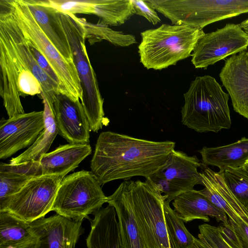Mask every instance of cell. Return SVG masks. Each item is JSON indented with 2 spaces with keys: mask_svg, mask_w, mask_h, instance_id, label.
Instances as JSON below:
<instances>
[{
  "mask_svg": "<svg viewBox=\"0 0 248 248\" xmlns=\"http://www.w3.org/2000/svg\"><path fill=\"white\" fill-rule=\"evenodd\" d=\"M175 146L172 141H151L103 132L96 141L91 171L101 185L135 176L146 179L163 168Z\"/></svg>",
  "mask_w": 248,
  "mask_h": 248,
  "instance_id": "obj_1",
  "label": "cell"
},
{
  "mask_svg": "<svg viewBox=\"0 0 248 248\" xmlns=\"http://www.w3.org/2000/svg\"><path fill=\"white\" fill-rule=\"evenodd\" d=\"M182 123L199 133H217L231 126L229 95L209 75L197 77L184 94Z\"/></svg>",
  "mask_w": 248,
  "mask_h": 248,
  "instance_id": "obj_2",
  "label": "cell"
},
{
  "mask_svg": "<svg viewBox=\"0 0 248 248\" xmlns=\"http://www.w3.org/2000/svg\"><path fill=\"white\" fill-rule=\"evenodd\" d=\"M202 29L184 25L163 24L141 32L138 46L140 62L147 69L160 70L192 55Z\"/></svg>",
  "mask_w": 248,
  "mask_h": 248,
  "instance_id": "obj_3",
  "label": "cell"
},
{
  "mask_svg": "<svg viewBox=\"0 0 248 248\" xmlns=\"http://www.w3.org/2000/svg\"><path fill=\"white\" fill-rule=\"evenodd\" d=\"M60 17L80 80L82 90L81 104L90 130L97 132L104 125H107L109 121L105 117L104 99L101 95L96 74L87 52L86 30L81 18L75 15L60 13Z\"/></svg>",
  "mask_w": 248,
  "mask_h": 248,
  "instance_id": "obj_4",
  "label": "cell"
},
{
  "mask_svg": "<svg viewBox=\"0 0 248 248\" xmlns=\"http://www.w3.org/2000/svg\"><path fill=\"white\" fill-rule=\"evenodd\" d=\"M24 37L49 62L59 78L61 94L81 101L82 90L73 60L63 57L48 40L24 0H2Z\"/></svg>",
  "mask_w": 248,
  "mask_h": 248,
  "instance_id": "obj_5",
  "label": "cell"
},
{
  "mask_svg": "<svg viewBox=\"0 0 248 248\" xmlns=\"http://www.w3.org/2000/svg\"><path fill=\"white\" fill-rule=\"evenodd\" d=\"M0 95L9 118L25 113L20 96L41 94V85L17 52L0 23Z\"/></svg>",
  "mask_w": 248,
  "mask_h": 248,
  "instance_id": "obj_6",
  "label": "cell"
},
{
  "mask_svg": "<svg viewBox=\"0 0 248 248\" xmlns=\"http://www.w3.org/2000/svg\"><path fill=\"white\" fill-rule=\"evenodd\" d=\"M129 191L138 229L145 248H170L164 213L167 196L150 178L145 182L124 181Z\"/></svg>",
  "mask_w": 248,
  "mask_h": 248,
  "instance_id": "obj_7",
  "label": "cell"
},
{
  "mask_svg": "<svg viewBox=\"0 0 248 248\" xmlns=\"http://www.w3.org/2000/svg\"><path fill=\"white\" fill-rule=\"evenodd\" d=\"M150 3L172 25L200 29L216 21L248 13V0H152Z\"/></svg>",
  "mask_w": 248,
  "mask_h": 248,
  "instance_id": "obj_8",
  "label": "cell"
},
{
  "mask_svg": "<svg viewBox=\"0 0 248 248\" xmlns=\"http://www.w3.org/2000/svg\"><path fill=\"white\" fill-rule=\"evenodd\" d=\"M101 185L91 171L82 170L65 176L58 188L51 211L82 221L108 202Z\"/></svg>",
  "mask_w": 248,
  "mask_h": 248,
  "instance_id": "obj_9",
  "label": "cell"
},
{
  "mask_svg": "<svg viewBox=\"0 0 248 248\" xmlns=\"http://www.w3.org/2000/svg\"><path fill=\"white\" fill-rule=\"evenodd\" d=\"M63 178L42 175L31 178L8 199L0 212L8 211L29 222L44 217L52 210Z\"/></svg>",
  "mask_w": 248,
  "mask_h": 248,
  "instance_id": "obj_10",
  "label": "cell"
},
{
  "mask_svg": "<svg viewBox=\"0 0 248 248\" xmlns=\"http://www.w3.org/2000/svg\"><path fill=\"white\" fill-rule=\"evenodd\" d=\"M248 34L240 24L227 23L214 31L204 33L192 52L191 62L196 68L206 69L230 55L246 51Z\"/></svg>",
  "mask_w": 248,
  "mask_h": 248,
  "instance_id": "obj_11",
  "label": "cell"
},
{
  "mask_svg": "<svg viewBox=\"0 0 248 248\" xmlns=\"http://www.w3.org/2000/svg\"><path fill=\"white\" fill-rule=\"evenodd\" d=\"M45 127L44 111L18 114L0 122V158L30 147Z\"/></svg>",
  "mask_w": 248,
  "mask_h": 248,
  "instance_id": "obj_12",
  "label": "cell"
},
{
  "mask_svg": "<svg viewBox=\"0 0 248 248\" xmlns=\"http://www.w3.org/2000/svg\"><path fill=\"white\" fill-rule=\"evenodd\" d=\"M81 223L58 214L29 222L37 237L36 248H74L81 234Z\"/></svg>",
  "mask_w": 248,
  "mask_h": 248,
  "instance_id": "obj_13",
  "label": "cell"
},
{
  "mask_svg": "<svg viewBox=\"0 0 248 248\" xmlns=\"http://www.w3.org/2000/svg\"><path fill=\"white\" fill-rule=\"evenodd\" d=\"M52 110L60 135L70 143H89V124L80 101L57 94Z\"/></svg>",
  "mask_w": 248,
  "mask_h": 248,
  "instance_id": "obj_14",
  "label": "cell"
},
{
  "mask_svg": "<svg viewBox=\"0 0 248 248\" xmlns=\"http://www.w3.org/2000/svg\"><path fill=\"white\" fill-rule=\"evenodd\" d=\"M200 175L203 189L200 193L223 211L229 220L235 223L242 221L248 225V209L234 196L226 184L221 173L202 165Z\"/></svg>",
  "mask_w": 248,
  "mask_h": 248,
  "instance_id": "obj_15",
  "label": "cell"
},
{
  "mask_svg": "<svg viewBox=\"0 0 248 248\" xmlns=\"http://www.w3.org/2000/svg\"><path fill=\"white\" fill-rule=\"evenodd\" d=\"M0 23L7 30L20 58L39 81L42 89V93L48 101L53 103L55 95L60 94L59 85L50 78L37 62L26 38L2 0H0Z\"/></svg>",
  "mask_w": 248,
  "mask_h": 248,
  "instance_id": "obj_16",
  "label": "cell"
},
{
  "mask_svg": "<svg viewBox=\"0 0 248 248\" xmlns=\"http://www.w3.org/2000/svg\"><path fill=\"white\" fill-rule=\"evenodd\" d=\"M219 77L234 110L248 119V52L244 51L227 59Z\"/></svg>",
  "mask_w": 248,
  "mask_h": 248,
  "instance_id": "obj_17",
  "label": "cell"
},
{
  "mask_svg": "<svg viewBox=\"0 0 248 248\" xmlns=\"http://www.w3.org/2000/svg\"><path fill=\"white\" fill-rule=\"evenodd\" d=\"M202 165L196 155L189 156L182 151L174 150L165 166L155 174L185 192L194 189L195 185H202V177L198 171Z\"/></svg>",
  "mask_w": 248,
  "mask_h": 248,
  "instance_id": "obj_18",
  "label": "cell"
},
{
  "mask_svg": "<svg viewBox=\"0 0 248 248\" xmlns=\"http://www.w3.org/2000/svg\"><path fill=\"white\" fill-rule=\"evenodd\" d=\"M91 153L89 143L61 145L54 151L43 155L38 160L41 176L60 175L64 177Z\"/></svg>",
  "mask_w": 248,
  "mask_h": 248,
  "instance_id": "obj_19",
  "label": "cell"
},
{
  "mask_svg": "<svg viewBox=\"0 0 248 248\" xmlns=\"http://www.w3.org/2000/svg\"><path fill=\"white\" fill-rule=\"evenodd\" d=\"M116 210L123 248H145L134 215L131 196L124 181L108 197Z\"/></svg>",
  "mask_w": 248,
  "mask_h": 248,
  "instance_id": "obj_20",
  "label": "cell"
},
{
  "mask_svg": "<svg viewBox=\"0 0 248 248\" xmlns=\"http://www.w3.org/2000/svg\"><path fill=\"white\" fill-rule=\"evenodd\" d=\"M172 205L174 211L185 223L195 219L209 222L210 216L222 224L229 223L226 214L194 189L181 194L173 200Z\"/></svg>",
  "mask_w": 248,
  "mask_h": 248,
  "instance_id": "obj_21",
  "label": "cell"
},
{
  "mask_svg": "<svg viewBox=\"0 0 248 248\" xmlns=\"http://www.w3.org/2000/svg\"><path fill=\"white\" fill-rule=\"evenodd\" d=\"M90 219L91 229L86 239L88 248H123L119 225L115 208H101Z\"/></svg>",
  "mask_w": 248,
  "mask_h": 248,
  "instance_id": "obj_22",
  "label": "cell"
},
{
  "mask_svg": "<svg viewBox=\"0 0 248 248\" xmlns=\"http://www.w3.org/2000/svg\"><path fill=\"white\" fill-rule=\"evenodd\" d=\"M36 21L48 40L65 58L73 60L71 49L61 22L60 13L39 5L33 0H24Z\"/></svg>",
  "mask_w": 248,
  "mask_h": 248,
  "instance_id": "obj_23",
  "label": "cell"
},
{
  "mask_svg": "<svg viewBox=\"0 0 248 248\" xmlns=\"http://www.w3.org/2000/svg\"><path fill=\"white\" fill-rule=\"evenodd\" d=\"M37 241L29 222L8 211L0 212V248H36Z\"/></svg>",
  "mask_w": 248,
  "mask_h": 248,
  "instance_id": "obj_24",
  "label": "cell"
},
{
  "mask_svg": "<svg viewBox=\"0 0 248 248\" xmlns=\"http://www.w3.org/2000/svg\"><path fill=\"white\" fill-rule=\"evenodd\" d=\"M198 152L202 165L217 167L219 170L226 167H244L248 160V138L243 137L233 143L216 147L204 146Z\"/></svg>",
  "mask_w": 248,
  "mask_h": 248,
  "instance_id": "obj_25",
  "label": "cell"
},
{
  "mask_svg": "<svg viewBox=\"0 0 248 248\" xmlns=\"http://www.w3.org/2000/svg\"><path fill=\"white\" fill-rule=\"evenodd\" d=\"M44 104L45 127L35 141L23 153L10 160V164L15 165L32 160H38L49 149L57 135L59 134L52 110V103L44 94H40Z\"/></svg>",
  "mask_w": 248,
  "mask_h": 248,
  "instance_id": "obj_26",
  "label": "cell"
},
{
  "mask_svg": "<svg viewBox=\"0 0 248 248\" xmlns=\"http://www.w3.org/2000/svg\"><path fill=\"white\" fill-rule=\"evenodd\" d=\"M164 213L170 248H191L195 237L188 231L184 222L170 205L167 200L164 202Z\"/></svg>",
  "mask_w": 248,
  "mask_h": 248,
  "instance_id": "obj_27",
  "label": "cell"
},
{
  "mask_svg": "<svg viewBox=\"0 0 248 248\" xmlns=\"http://www.w3.org/2000/svg\"><path fill=\"white\" fill-rule=\"evenodd\" d=\"M81 20L86 30L87 38L92 43L105 40L116 46L125 47L137 43L132 34L113 30L106 25L88 22L83 18Z\"/></svg>",
  "mask_w": 248,
  "mask_h": 248,
  "instance_id": "obj_28",
  "label": "cell"
},
{
  "mask_svg": "<svg viewBox=\"0 0 248 248\" xmlns=\"http://www.w3.org/2000/svg\"><path fill=\"white\" fill-rule=\"evenodd\" d=\"M219 171L232 193L248 209V171L244 167H226Z\"/></svg>",
  "mask_w": 248,
  "mask_h": 248,
  "instance_id": "obj_29",
  "label": "cell"
},
{
  "mask_svg": "<svg viewBox=\"0 0 248 248\" xmlns=\"http://www.w3.org/2000/svg\"><path fill=\"white\" fill-rule=\"evenodd\" d=\"M31 178L16 172L0 170V209Z\"/></svg>",
  "mask_w": 248,
  "mask_h": 248,
  "instance_id": "obj_30",
  "label": "cell"
},
{
  "mask_svg": "<svg viewBox=\"0 0 248 248\" xmlns=\"http://www.w3.org/2000/svg\"><path fill=\"white\" fill-rule=\"evenodd\" d=\"M198 239L211 248H231L221 236L218 227L207 223L198 226Z\"/></svg>",
  "mask_w": 248,
  "mask_h": 248,
  "instance_id": "obj_31",
  "label": "cell"
},
{
  "mask_svg": "<svg viewBox=\"0 0 248 248\" xmlns=\"http://www.w3.org/2000/svg\"><path fill=\"white\" fill-rule=\"evenodd\" d=\"M132 2L135 14L144 17L154 25L160 22L155 10L147 0H132Z\"/></svg>",
  "mask_w": 248,
  "mask_h": 248,
  "instance_id": "obj_32",
  "label": "cell"
},
{
  "mask_svg": "<svg viewBox=\"0 0 248 248\" xmlns=\"http://www.w3.org/2000/svg\"><path fill=\"white\" fill-rule=\"evenodd\" d=\"M150 178L156 188L167 196L166 200L170 202L183 193L172 183L155 174Z\"/></svg>",
  "mask_w": 248,
  "mask_h": 248,
  "instance_id": "obj_33",
  "label": "cell"
},
{
  "mask_svg": "<svg viewBox=\"0 0 248 248\" xmlns=\"http://www.w3.org/2000/svg\"><path fill=\"white\" fill-rule=\"evenodd\" d=\"M27 40L30 46L31 51L37 62L50 78L59 85L60 94H61V90L59 78L48 60L27 39Z\"/></svg>",
  "mask_w": 248,
  "mask_h": 248,
  "instance_id": "obj_34",
  "label": "cell"
},
{
  "mask_svg": "<svg viewBox=\"0 0 248 248\" xmlns=\"http://www.w3.org/2000/svg\"><path fill=\"white\" fill-rule=\"evenodd\" d=\"M218 228L221 236L231 248H245L240 237L229 222L222 224Z\"/></svg>",
  "mask_w": 248,
  "mask_h": 248,
  "instance_id": "obj_35",
  "label": "cell"
},
{
  "mask_svg": "<svg viewBox=\"0 0 248 248\" xmlns=\"http://www.w3.org/2000/svg\"><path fill=\"white\" fill-rule=\"evenodd\" d=\"M229 222L240 237L244 248H248V225L242 221L235 223L229 220Z\"/></svg>",
  "mask_w": 248,
  "mask_h": 248,
  "instance_id": "obj_36",
  "label": "cell"
},
{
  "mask_svg": "<svg viewBox=\"0 0 248 248\" xmlns=\"http://www.w3.org/2000/svg\"><path fill=\"white\" fill-rule=\"evenodd\" d=\"M194 243H196L200 248H211L206 243L196 237L194 239Z\"/></svg>",
  "mask_w": 248,
  "mask_h": 248,
  "instance_id": "obj_37",
  "label": "cell"
},
{
  "mask_svg": "<svg viewBox=\"0 0 248 248\" xmlns=\"http://www.w3.org/2000/svg\"><path fill=\"white\" fill-rule=\"evenodd\" d=\"M242 29L248 34V19L242 21L240 24Z\"/></svg>",
  "mask_w": 248,
  "mask_h": 248,
  "instance_id": "obj_38",
  "label": "cell"
},
{
  "mask_svg": "<svg viewBox=\"0 0 248 248\" xmlns=\"http://www.w3.org/2000/svg\"><path fill=\"white\" fill-rule=\"evenodd\" d=\"M244 167L248 171V160L245 163Z\"/></svg>",
  "mask_w": 248,
  "mask_h": 248,
  "instance_id": "obj_39",
  "label": "cell"
},
{
  "mask_svg": "<svg viewBox=\"0 0 248 248\" xmlns=\"http://www.w3.org/2000/svg\"><path fill=\"white\" fill-rule=\"evenodd\" d=\"M191 248H200L196 243H194V244Z\"/></svg>",
  "mask_w": 248,
  "mask_h": 248,
  "instance_id": "obj_40",
  "label": "cell"
}]
</instances>
